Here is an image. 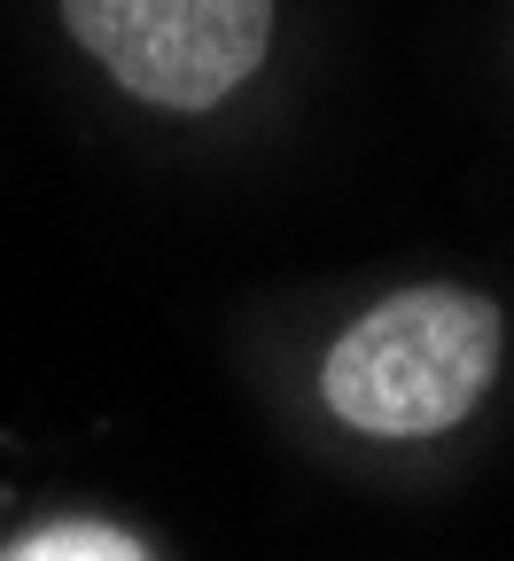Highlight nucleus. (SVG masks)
<instances>
[{"instance_id": "nucleus-3", "label": "nucleus", "mask_w": 514, "mask_h": 561, "mask_svg": "<svg viewBox=\"0 0 514 561\" xmlns=\"http://www.w3.org/2000/svg\"><path fill=\"white\" fill-rule=\"evenodd\" d=\"M0 561H149V553L117 530H102V523H62V530H39L24 546H9Z\"/></svg>"}, {"instance_id": "nucleus-2", "label": "nucleus", "mask_w": 514, "mask_h": 561, "mask_svg": "<svg viewBox=\"0 0 514 561\" xmlns=\"http://www.w3.org/2000/svg\"><path fill=\"white\" fill-rule=\"evenodd\" d=\"M62 24L133 102L210 110L273 39V0H62Z\"/></svg>"}, {"instance_id": "nucleus-1", "label": "nucleus", "mask_w": 514, "mask_h": 561, "mask_svg": "<svg viewBox=\"0 0 514 561\" xmlns=\"http://www.w3.org/2000/svg\"><path fill=\"white\" fill-rule=\"evenodd\" d=\"M499 351H506V320L491 297L453 289V280H421V289L382 297L335 335L320 367V398L358 437H390V445L445 437L491 390Z\"/></svg>"}]
</instances>
